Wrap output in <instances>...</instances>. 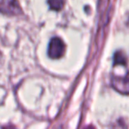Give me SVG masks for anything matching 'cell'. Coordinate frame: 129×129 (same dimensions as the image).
I'll return each mask as SVG.
<instances>
[{
	"label": "cell",
	"mask_w": 129,
	"mask_h": 129,
	"mask_svg": "<svg viewBox=\"0 0 129 129\" xmlns=\"http://www.w3.org/2000/svg\"><path fill=\"white\" fill-rule=\"evenodd\" d=\"M86 129H94V128H93L92 126H88V128H86Z\"/></svg>",
	"instance_id": "ba28073f"
},
{
	"label": "cell",
	"mask_w": 129,
	"mask_h": 129,
	"mask_svg": "<svg viewBox=\"0 0 129 129\" xmlns=\"http://www.w3.org/2000/svg\"><path fill=\"white\" fill-rule=\"evenodd\" d=\"M111 86L116 91L129 95V74L124 76H114L111 80Z\"/></svg>",
	"instance_id": "3957f363"
},
{
	"label": "cell",
	"mask_w": 129,
	"mask_h": 129,
	"mask_svg": "<svg viewBox=\"0 0 129 129\" xmlns=\"http://www.w3.org/2000/svg\"><path fill=\"white\" fill-rule=\"evenodd\" d=\"M66 46L63 41L58 37H54L50 40L48 47V55L50 57L57 59L64 56Z\"/></svg>",
	"instance_id": "6da1fadb"
},
{
	"label": "cell",
	"mask_w": 129,
	"mask_h": 129,
	"mask_svg": "<svg viewBox=\"0 0 129 129\" xmlns=\"http://www.w3.org/2000/svg\"><path fill=\"white\" fill-rule=\"evenodd\" d=\"M111 129H127V125L125 124V120L119 118L118 120H117L112 125H111Z\"/></svg>",
	"instance_id": "8992f818"
},
{
	"label": "cell",
	"mask_w": 129,
	"mask_h": 129,
	"mask_svg": "<svg viewBox=\"0 0 129 129\" xmlns=\"http://www.w3.org/2000/svg\"><path fill=\"white\" fill-rule=\"evenodd\" d=\"M5 129H14L13 127H12V126H7V127H6Z\"/></svg>",
	"instance_id": "52a82bcc"
},
{
	"label": "cell",
	"mask_w": 129,
	"mask_h": 129,
	"mask_svg": "<svg viewBox=\"0 0 129 129\" xmlns=\"http://www.w3.org/2000/svg\"><path fill=\"white\" fill-rule=\"evenodd\" d=\"M0 13L8 15H19L22 13V10L17 0H0Z\"/></svg>",
	"instance_id": "7a4b0ae2"
},
{
	"label": "cell",
	"mask_w": 129,
	"mask_h": 129,
	"mask_svg": "<svg viewBox=\"0 0 129 129\" xmlns=\"http://www.w3.org/2000/svg\"><path fill=\"white\" fill-rule=\"evenodd\" d=\"M126 64V57L123 52L118 51L114 56V64Z\"/></svg>",
	"instance_id": "5b68a950"
},
{
	"label": "cell",
	"mask_w": 129,
	"mask_h": 129,
	"mask_svg": "<svg viewBox=\"0 0 129 129\" xmlns=\"http://www.w3.org/2000/svg\"><path fill=\"white\" fill-rule=\"evenodd\" d=\"M66 0H48V4L52 10L59 11L64 6Z\"/></svg>",
	"instance_id": "277c9868"
}]
</instances>
